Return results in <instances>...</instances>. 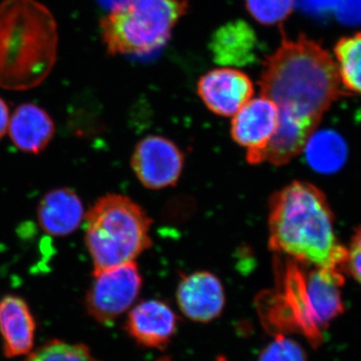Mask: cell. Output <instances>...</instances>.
Masks as SVG:
<instances>
[{
	"instance_id": "obj_9",
	"label": "cell",
	"mask_w": 361,
	"mask_h": 361,
	"mask_svg": "<svg viewBox=\"0 0 361 361\" xmlns=\"http://www.w3.org/2000/svg\"><path fill=\"white\" fill-rule=\"evenodd\" d=\"M279 125V110L267 97L250 99L232 121L233 140L247 149V161L258 165L259 158Z\"/></svg>"
},
{
	"instance_id": "obj_23",
	"label": "cell",
	"mask_w": 361,
	"mask_h": 361,
	"mask_svg": "<svg viewBox=\"0 0 361 361\" xmlns=\"http://www.w3.org/2000/svg\"><path fill=\"white\" fill-rule=\"evenodd\" d=\"M9 121H11V111L8 106L4 99L0 97V140L8 132Z\"/></svg>"
},
{
	"instance_id": "obj_6",
	"label": "cell",
	"mask_w": 361,
	"mask_h": 361,
	"mask_svg": "<svg viewBox=\"0 0 361 361\" xmlns=\"http://www.w3.org/2000/svg\"><path fill=\"white\" fill-rule=\"evenodd\" d=\"M298 262L289 272V293L294 307L303 322L316 334L343 312L341 271L315 267Z\"/></svg>"
},
{
	"instance_id": "obj_4",
	"label": "cell",
	"mask_w": 361,
	"mask_h": 361,
	"mask_svg": "<svg viewBox=\"0 0 361 361\" xmlns=\"http://www.w3.org/2000/svg\"><path fill=\"white\" fill-rule=\"evenodd\" d=\"M85 242L92 274L135 262L152 246V219L129 197L106 194L85 213Z\"/></svg>"
},
{
	"instance_id": "obj_18",
	"label": "cell",
	"mask_w": 361,
	"mask_h": 361,
	"mask_svg": "<svg viewBox=\"0 0 361 361\" xmlns=\"http://www.w3.org/2000/svg\"><path fill=\"white\" fill-rule=\"evenodd\" d=\"M334 54L341 84L361 96V32L339 39Z\"/></svg>"
},
{
	"instance_id": "obj_17",
	"label": "cell",
	"mask_w": 361,
	"mask_h": 361,
	"mask_svg": "<svg viewBox=\"0 0 361 361\" xmlns=\"http://www.w3.org/2000/svg\"><path fill=\"white\" fill-rule=\"evenodd\" d=\"M306 146L308 161L320 172H334L345 160V145L334 133L322 132L310 137Z\"/></svg>"
},
{
	"instance_id": "obj_14",
	"label": "cell",
	"mask_w": 361,
	"mask_h": 361,
	"mask_svg": "<svg viewBox=\"0 0 361 361\" xmlns=\"http://www.w3.org/2000/svg\"><path fill=\"white\" fill-rule=\"evenodd\" d=\"M37 220L42 231L63 237L77 231L85 220V207L80 196L70 188L47 192L39 201Z\"/></svg>"
},
{
	"instance_id": "obj_11",
	"label": "cell",
	"mask_w": 361,
	"mask_h": 361,
	"mask_svg": "<svg viewBox=\"0 0 361 361\" xmlns=\"http://www.w3.org/2000/svg\"><path fill=\"white\" fill-rule=\"evenodd\" d=\"M225 300L224 287L213 273L201 271L185 275L178 285V305L193 322H213L224 310Z\"/></svg>"
},
{
	"instance_id": "obj_7",
	"label": "cell",
	"mask_w": 361,
	"mask_h": 361,
	"mask_svg": "<svg viewBox=\"0 0 361 361\" xmlns=\"http://www.w3.org/2000/svg\"><path fill=\"white\" fill-rule=\"evenodd\" d=\"M94 281L85 298L87 313L97 322L111 325L134 304L142 288L137 263L109 268L92 274Z\"/></svg>"
},
{
	"instance_id": "obj_16",
	"label": "cell",
	"mask_w": 361,
	"mask_h": 361,
	"mask_svg": "<svg viewBox=\"0 0 361 361\" xmlns=\"http://www.w3.org/2000/svg\"><path fill=\"white\" fill-rule=\"evenodd\" d=\"M257 35L246 21L236 20L223 25L210 42L214 61L221 66H245L257 59Z\"/></svg>"
},
{
	"instance_id": "obj_12",
	"label": "cell",
	"mask_w": 361,
	"mask_h": 361,
	"mask_svg": "<svg viewBox=\"0 0 361 361\" xmlns=\"http://www.w3.org/2000/svg\"><path fill=\"white\" fill-rule=\"evenodd\" d=\"M178 324V316L167 304L147 300L130 311L125 329L140 345L163 349L175 336Z\"/></svg>"
},
{
	"instance_id": "obj_19",
	"label": "cell",
	"mask_w": 361,
	"mask_h": 361,
	"mask_svg": "<svg viewBox=\"0 0 361 361\" xmlns=\"http://www.w3.org/2000/svg\"><path fill=\"white\" fill-rule=\"evenodd\" d=\"M25 361H99L84 344L52 341L35 350Z\"/></svg>"
},
{
	"instance_id": "obj_20",
	"label": "cell",
	"mask_w": 361,
	"mask_h": 361,
	"mask_svg": "<svg viewBox=\"0 0 361 361\" xmlns=\"http://www.w3.org/2000/svg\"><path fill=\"white\" fill-rule=\"evenodd\" d=\"M295 0H246L249 13L262 25H277L293 11Z\"/></svg>"
},
{
	"instance_id": "obj_1",
	"label": "cell",
	"mask_w": 361,
	"mask_h": 361,
	"mask_svg": "<svg viewBox=\"0 0 361 361\" xmlns=\"http://www.w3.org/2000/svg\"><path fill=\"white\" fill-rule=\"evenodd\" d=\"M261 96L276 104L280 120L313 133L325 111L343 96L338 68L322 44L300 35L282 39L264 63Z\"/></svg>"
},
{
	"instance_id": "obj_3",
	"label": "cell",
	"mask_w": 361,
	"mask_h": 361,
	"mask_svg": "<svg viewBox=\"0 0 361 361\" xmlns=\"http://www.w3.org/2000/svg\"><path fill=\"white\" fill-rule=\"evenodd\" d=\"M59 51L58 23L37 0L0 4V87L28 90L51 75Z\"/></svg>"
},
{
	"instance_id": "obj_13",
	"label": "cell",
	"mask_w": 361,
	"mask_h": 361,
	"mask_svg": "<svg viewBox=\"0 0 361 361\" xmlns=\"http://www.w3.org/2000/svg\"><path fill=\"white\" fill-rule=\"evenodd\" d=\"M37 323L30 306L20 296L0 299V336L6 357L25 355L35 344Z\"/></svg>"
},
{
	"instance_id": "obj_21",
	"label": "cell",
	"mask_w": 361,
	"mask_h": 361,
	"mask_svg": "<svg viewBox=\"0 0 361 361\" xmlns=\"http://www.w3.org/2000/svg\"><path fill=\"white\" fill-rule=\"evenodd\" d=\"M257 361H307V355L298 342L285 336H276L261 351Z\"/></svg>"
},
{
	"instance_id": "obj_10",
	"label": "cell",
	"mask_w": 361,
	"mask_h": 361,
	"mask_svg": "<svg viewBox=\"0 0 361 361\" xmlns=\"http://www.w3.org/2000/svg\"><path fill=\"white\" fill-rule=\"evenodd\" d=\"M198 94L207 108L216 115L232 116L254 94L250 78L235 68H217L207 73L198 82Z\"/></svg>"
},
{
	"instance_id": "obj_8",
	"label": "cell",
	"mask_w": 361,
	"mask_h": 361,
	"mask_svg": "<svg viewBox=\"0 0 361 361\" xmlns=\"http://www.w3.org/2000/svg\"><path fill=\"white\" fill-rule=\"evenodd\" d=\"M130 166L140 182L152 190L174 186L182 174L184 155L177 146L159 135L137 142Z\"/></svg>"
},
{
	"instance_id": "obj_15",
	"label": "cell",
	"mask_w": 361,
	"mask_h": 361,
	"mask_svg": "<svg viewBox=\"0 0 361 361\" xmlns=\"http://www.w3.org/2000/svg\"><path fill=\"white\" fill-rule=\"evenodd\" d=\"M9 137L23 153H42L56 133L54 120L47 111L35 104H20L16 109L8 125Z\"/></svg>"
},
{
	"instance_id": "obj_5",
	"label": "cell",
	"mask_w": 361,
	"mask_h": 361,
	"mask_svg": "<svg viewBox=\"0 0 361 361\" xmlns=\"http://www.w3.org/2000/svg\"><path fill=\"white\" fill-rule=\"evenodd\" d=\"M188 8L187 0L118 2L99 21L106 52L141 56L161 49Z\"/></svg>"
},
{
	"instance_id": "obj_2",
	"label": "cell",
	"mask_w": 361,
	"mask_h": 361,
	"mask_svg": "<svg viewBox=\"0 0 361 361\" xmlns=\"http://www.w3.org/2000/svg\"><path fill=\"white\" fill-rule=\"evenodd\" d=\"M269 248L315 267L341 271L346 248L334 229V215L324 194L313 185L295 180L269 201Z\"/></svg>"
},
{
	"instance_id": "obj_22",
	"label": "cell",
	"mask_w": 361,
	"mask_h": 361,
	"mask_svg": "<svg viewBox=\"0 0 361 361\" xmlns=\"http://www.w3.org/2000/svg\"><path fill=\"white\" fill-rule=\"evenodd\" d=\"M345 266L356 281L361 284V228L346 249Z\"/></svg>"
},
{
	"instance_id": "obj_24",
	"label": "cell",
	"mask_w": 361,
	"mask_h": 361,
	"mask_svg": "<svg viewBox=\"0 0 361 361\" xmlns=\"http://www.w3.org/2000/svg\"><path fill=\"white\" fill-rule=\"evenodd\" d=\"M158 361H171V360L169 357H164L161 358V360H159Z\"/></svg>"
}]
</instances>
